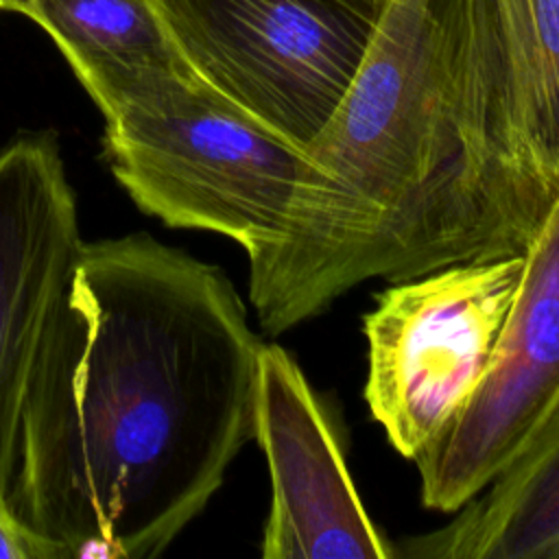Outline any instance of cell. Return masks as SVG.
Segmentation results:
<instances>
[{"mask_svg": "<svg viewBox=\"0 0 559 559\" xmlns=\"http://www.w3.org/2000/svg\"><path fill=\"white\" fill-rule=\"evenodd\" d=\"M105 122L109 168L144 214L223 234L247 253L277 234L301 148L197 74L168 81Z\"/></svg>", "mask_w": 559, "mask_h": 559, "instance_id": "obj_3", "label": "cell"}, {"mask_svg": "<svg viewBox=\"0 0 559 559\" xmlns=\"http://www.w3.org/2000/svg\"><path fill=\"white\" fill-rule=\"evenodd\" d=\"M76 197L50 133L0 151V504L35 360L81 249Z\"/></svg>", "mask_w": 559, "mask_h": 559, "instance_id": "obj_7", "label": "cell"}, {"mask_svg": "<svg viewBox=\"0 0 559 559\" xmlns=\"http://www.w3.org/2000/svg\"><path fill=\"white\" fill-rule=\"evenodd\" d=\"M513 100L559 170V0H491Z\"/></svg>", "mask_w": 559, "mask_h": 559, "instance_id": "obj_11", "label": "cell"}, {"mask_svg": "<svg viewBox=\"0 0 559 559\" xmlns=\"http://www.w3.org/2000/svg\"><path fill=\"white\" fill-rule=\"evenodd\" d=\"M190 70L304 148L343 100L386 0H155Z\"/></svg>", "mask_w": 559, "mask_h": 559, "instance_id": "obj_4", "label": "cell"}, {"mask_svg": "<svg viewBox=\"0 0 559 559\" xmlns=\"http://www.w3.org/2000/svg\"><path fill=\"white\" fill-rule=\"evenodd\" d=\"M0 559H66L61 548L24 526L0 504Z\"/></svg>", "mask_w": 559, "mask_h": 559, "instance_id": "obj_12", "label": "cell"}, {"mask_svg": "<svg viewBox=\"0 0 559 559\" xmlns=\"http://www.w3.org/2000/svg\"><path fill=\"white\" fill-rule=\"evenodd\" d=\"M524 258L487 371L415 459L432 511L454 513L483 491L559 406V197Z\"/></svg>", "mask_w": 559, "mask_h": 559, "instance_id": "obj_6", "label": "cell"}, {"mask_svg": "<svg viewBox=\"0 0 559 559\" xmlns=\"http://www.w3.org/2000/svg\"><path fill=\"white\" fill-rule=\"evenodd\" d=\"M441 528L393 548L413 559H559V406Z\"/></svg>", "mask_w": 559, "mask_h": 559, "instance_id": "obj_10", "label": "cell"}, {"mask_svg": "<svg viewBox=\"0 0 559 559\" xmlns=\"http://www.w3.org/2000/svg\"><path fill=\"white\" fill-rule=\"evenodd\" d=\"M221 266L83 242L31 376L9 511L63 557L151 559L255 437L258 354Z\"/></svg>", "mask_w": 559, "mask_h": 559, "instance_id": "obj_1", "label": "cell"}, {"mask_svg": "<svg viewBox=\"0 0 559 559\" xmlns=\"http://www.w3.org/2000/svg\"><path fill=\"white\" fill-rule=\"evenodd\" d=\"M57 44L105 118L194 74L155 0H4Z\"/></svg>", "mask_w": 559, "mask_h": 559, "instance_id": "obj_9", "label": "cell"}, {"mask_svg": "<svg viewBox=\"0 0 559 559\" xmlns=\"http://www.w3.org/2000/svg\"><path fill=\"white\" fill-rule=\"evenodd\" d=\"M0 11H4V0H0Z\"/></svg>", "mask_w": 559, "mask_h": 559, "instance_id": "obj_13", "label": "cell"}, {"mask_svg": "<svg viewBox=\"0 0 559 559\" xmlns=\"http://www.w3.org/2000/svg\"><path fill=\"white\" fill-rule=\"evenodd\" d=\"M524 266V253L469 260L376 295L362 319L365 400L404 459H417L487 371Z\"/></svg>", "mask_w": 559, "mask_h": 559, "instance_id": "obj_5", "label": "cell"}, {"mask_svg": "<svg viewBox=\"0 0 559 559\" xmlns=\"http://www.w3.org/2000/svg\"><path fill=\"white\" fill-rule=\"evenodd\" d=\"M559 170L511 94L491 0H386L277 234L247 253L258 323L282 334L354 286L524 253Z\"/></svg>", "mask_w": 559, "mask_h": 559, "instance_id": "obj_2", "label": "cell"}, {"mask_svg": "<svg viewBox=\"0 0 559 559\" xmlns=\"http://www.w3.org/2000/svg\"><path fill=\"white\" fill-rule=\"evenodd\" d=\"M271 476L264 559H391L349 476L341 441L301 367L280 345L258 354L255 437Z\"/></svg>", "mask_w": 559, "mask_h": 559, "instance_id": "obj_8", "label": "cell"}]
</instances>
